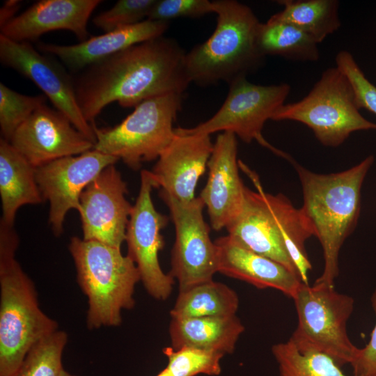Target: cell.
Here are the masks:
<instances>
[{
  "mask_svg": "<svg viewBox=\"0 0 376 376\" xmlns=\"http://www.w3.org/2000/svg\"><path fill=\"white\" fill-rule=\"evenodd\" d=\"M169 22L146 19L72 45L38 42L36 49L58 58L69 70L78 73L128 47L164 36Z\"/></svg>",
  "mask_w": 376,
  "mask_h": 376,
  "instance_id": "20",
  "label": "cell"
},
{
  "mask_svg": "<svg viewBox=\"0 0 376 376\" xmlns=\"http://www.w3.org/2000/svg\"><path fill=\"white\" fill-rule=\"evenodd\" d=\"M168 359L166 369L171 376H196L199 374L218 375L221 372L223 354L206 350L183 347L163 350Z\"/></svg>",
  "mask_w": 376,
  "mask_h": 376,
  "instance_id": "29",
  "label": "cell"
},
{
  "mask_svg": "<svg viewBox=\"0 0 376 376\" xmlns=\"http://www.w3.org/2000/svg\"><path fill=\"white\" fill-rule=\"evenodd\" d=\"M46 103L43 95H23L0 83L1 138L9 141L17 129L38 108Z\"/></svg>",
  "mask_w": 376,
  "mask_h": 376,
  "instance_id": "30",
  "label": "cell"
},
{
  "mask_svg": "<svg viewBox=\"0 0 376 376\" xmlns=\"http://www.w3.org/2000/svg\"><path fill=\"white\" fill-rule=\"evenodd\" d=\"M126 182L111 164L82 191L79 203L83 239L121 248L132 206L125 198Z\"/></svg>",
  "mask_w": 376,
  "mask_h": 376,
  "instance_id": "15",
  "label": "cell"
},
{
  "mask_svg": "<svg viewBox=\"0 0 376 376\" xmlns=\"http://www.w3.org/2000/svg\"><path fill=\"white\" fill-rule=\"evenodd\" d=\"M283 9L273 15L301 29L317 43L341 26L338 0H279Z\"/></svg>",
  "mask_w": 376,
  "mask_h": 376,
  "instance_id": "26",
  "label": "cell"
},
{
  "mask_svg": "<svg viewBox=\"0 0 376 376\" xmlns=\"http://www.w3.org/2000/svg\"><path fill=\"white\" fill-rule=\"evenodd\" d=\"M1 63L33 81L54 108L94 143V127L84 118L79 106L73 77L52 56L37 50L30 42H17L0 34Z\"/></svg>",
  "mask_w": 376,
  "mask_h": 376,
  "instance_id": "13",
  "label": "cell"
},
{
  "mask_svg": "<svg viewBox=\"0 0 376 376\" xmlns=\"http://www.w3.org/2000/svg\"><path fill=\"white\" fill-rule=\"evenodd\" d=\"M370 301L376 315V287L372 294ZM351 366L354 375L376 376V322L368 343L365 347L359 348Z\"/></svg>",
  "mask_w": 376,
  "mask_h": 376,
  "instance_id": "34",
  "label": "cell"
},
{
  "mask_svg": "<svg viewBox=\"0 0 376 376\" xmlns=\"http://www.w3.org/2000/svg\"><path fill=\"white\" fill-rule=\"evenodd\" d=\"M19 238L0 224V376H13L37 343L58 330L40 309L31 280L15 258Z\"/></svg>",
  "mask_w": 376,
  "mask_h": 376,
  "instance_id": "4",
  "label": "cell"
},
{
  "mask_svg": "<svg viewBox=\"0 0 376 376\" xmlns=\"http://www.w3.org/2000/svg\"><path fill=\"white\" fill-rule=\"evenodd\" d=\"M35 167L11 143L0 139L1 223L13 227L18 209L44 201L35 177Z\"/></svg>",
  "mask_w": 376,
  "mask_h": 376,
  "instance_id": "23",
  "label": "cell"
},
{
  "mask_svg": "<svg viewBox=\"0 0 376 376\" xmlns=\"http://www.w3.org/2000/svg\"><path fill=\"white\" fill-rule=\"evenodd\" d=\"M102 2L40 0L1 27V34L15 41L31 42L50 31L67 30L83 42L89 38V18Z\"/></svg>",
  "mask_w": 376,
  "mask_h": 376,
  "instance_id": "19",
  "label": "cell"
},
{
  "mask_svg": "<svg viewBox=\"0 0 376 376\" xmlns=\"http://www.w3.org/2000/svg\"><path fill=\"white\" fill-rule=\"evenodd\" d=\"M272 120L303 123L329 147L341 145L354 132L376 130V123L361 115L350 81L336 66L324 70L305 97L283 104Z\"/></svg>",
  "mask_w": 376,
  "mask_h": 376,
  "instance_id": "7",
  "label": "cell"
},
{
  "mask_svg": "<svg viewBox=\"0 0 376 376\" xmlns=\"http://www.w3.org/2000/svg\"><path fill=\"white\" fill-rule=\"evenodd\" d=\"M186 52L164 36L134 45L77 73V100L92 125L102 109L113 102L135 107L143 101L169 93L183 94L191 81Z\"/></svg>",
  "mask_w": 376,
  "mask_h": 376,
  "instance_id": "1",
  "label": "cell"
},
{
  "mask_svg": "<svg viewBox=\"0 0 376 376\" xmlns=\"http://www.w3.org/2000/svg\"><path fill=\"white\" fill-rule=\"evenodd\" d=\"M216 28L209 38L185 55L191 82L207 86L246 77L264 63L256 44L260 22L251 8L235 0L213 1Z\"/></svg>",
  "mask_w": 376,
  "mask_h": 376,
  "instance_id": "5",
  "label": "cell"
},
{
  "mask_svg": "<svg viewBox=\"0 0 376 376\" xmlns=\"http://www.w3.org/2000/svg\"><path fill=\"white\" fill-rule=\"evenodd\" d=\"M239 167L237 136L230 132H221L214 143L207 182L200 195L214 230L226 228L242 209L246 186Z\"/></svg>",
  "mask_w": 376,
  "mask_h": 376,
  "instance_id": "17",
  "label": "cell"
},
{
  "mask_svg": "<svg viewBox=\"0 0 376 376\" xmlns=\"http://www.w3.org/2000/svg\"><path fill=\"white\" fill-rule=\"evenodd\" d=\"M22 5L19 0H7L0 8V27H2L17 16Z\"/></svg>",
  "mask_w": 376,
  "mask_h": 376,
  "instance_id": "35",
  "label": "cell"
},
{
  "mask_svg": "<svg viewBox=\"0 0 376 376\" xmlns=\"http://www.w3.org/2000/svg\"><path fill=\"white\" fill-rule=\"evenodd\" d=\"M237 293L226 285L213 280L180 290L171 318H200L236 315Z\"/></svg>",
  "mask_w": 376,
  "mask_h": 376,
  "instance_id": "25",
  "label": "cell"
},
{
  "mask_svg": "<svg viewBox=\"0 0 376 376\" xmlns=\"http://www.w3.org/2000/svg\"><path fill=\"white\" fill-rule=\"evenodd\" d=\"M303 191L301 207L323 251L324 269L315 282L334 286L338 257L346 238L356 228L361 210V189L374 162L369 155L353 167L338 173H313L292 161Z\"/></svg>",
  "mask_w": 376,
  "mask_h": 376,
  "instance_id": "3",
  "label": "cell"
},
{
  "mask_svg": "<svg viewBox=\"0 0 376 376\" xmlns=\"http://www.w3.org/2000/svg\"><path fill=\"white\" fill-rule=\"evenodd\" d=\"M175 132L150 172L157 188L186 202L195 198L197 183L206 170L214 143L210 135L184 133L178 128Z\"/></svg>",
  "mask_w": 376,
  "mask_h": 376,
  "instance_id": "18",
  "label": "cell"
},
{
  "mask_svg": "<svg viewBox=\"0 0 376 376\" xmlns=\"http://www.w3.org/2000/svg\"><path fill=\"white\" fill-rule=\"evenodd\" d=\"M59 376H76V375H74L70 373H68V371H66L64 368L61 370Z\"/></svg>",
  "mask_w": 376,
  "mask_h": 376,
  "instance_id": "37",
  "label": "cell"
},
{
  "mask_svg": "<svg viewBox=\"0 0 376 376\" xmlns=\"http://www.w3.org/2000/svg\"><path fill=\"white\" fill-rule=\"evenodd\" d=\"M157 376H171L169 370L165 368Z\"/></svg>",
  "mask_w": 376,
  "mask_h": 376,
  "instance_id": "36",
  "label": "cell"
},
{
  "mask_svg": "<svg viewBox=\"0 0 376 376\" xmlns=\"http://www.w3.org/2000/svg\"><path fill=\"white\" fill-rule=\"evenodd\" d=\"M260 52L297 61H317L320 58L318 43L297 26L277 19L273 15L260 23L256 34Z\"/></svg>",
  "mask_w": 376,
  "mask_h": 376,
  "instance_id": "24",
  "label": "cell"
},
{
  "mask_svg": "<svg viewBox=\"0 0 376 376\" xmlns=\"http://www.w3.org/2000/svg\"><path fill=\"white\" fill-rule=\"evenodd\" d=\"M214 243L219 273L259 289L278 290L292 299L304 283L296 273L283 265L245 248L228 235L219 237Z\"/></svg>",
  "mask_w": 376,
  "mask_h": 376,
  "instance_id": "21",
  "label": "cell"
},
{
  "mask_svg": "<svg viewBox=\"0 0 376 376\" xmlns=\"http://www.w3.org/2000/svg\"><path fill=\"white\" fill-rule=\"evenodd\" d=\"M156 0H119L96 15L94 25L104 32L139 23L148 18Z\"/></svg>",
  "mask_w": 376,
  "mask_h": 376,
  "instance_id": "31",
  "label": "cell"
},
{
  "mask_svg": "<svg viewBox=\"0 0 376 376\" xmlns=\"http://www.w3.org/2000/svg\"><path fill=\"white\" fill-rule=\"evenodd\" d=\"M67 340L66 333L58 329L43 338L32 347L13 376H59Z\"/></svg>",
  "mask_w": 376,
  "mask_h": 376,
  "instance_id": "28",
  "label": "cell"
},
{
  "mask_svg": "<svg viewBox=\"0 0 376 376\" xmlns=\"http://www.w3.org/2000/svg\"><path fill=\"white\" fill-rule=\"evenodd\" d=\"M272 352L280 376H347L329 356L318 351L299 350L290 340L274 345Z\"/></svg>",
  "mask_w": 376,
  "mask_h": 376,
  "instance_id": "27",
  "label": "cell"
},
{
  "mask_svg": "<svg viewBox=\"0 0 376 376\" xmlns=\"http://www.w3.org/2000/svg\"><path fill=\"white\" fill-rule=\"evenodd\" d=\"M118 158L92 149L77 156L62 157L35 169L36 183L43 200L50 204L49 223L56 236L63 231L68 212H79L84 189Z\"/></svg>",
  "mask_w": 376,
  "mask_h": 376,
  "instance_id": "14",
  "label": "cell"
},
{
  "mask_svg": "<svg viewBox=\"0 0 376 376\" xmlns=\"http://www.w3.org/2000/svg\"><path fill=\"white\" fill-rule=\"evenodd\" d=\"M297 327L289 339L299 350H314L331 357L342 367L352 364L359 348L350 340L347 322L354 308L352 297L334 286L301 283L294 297Z\"/></svg>",
  "mask_w": 376,
  "mask_h": 376,
  "instance_id": "9",
  "label": "cell"
},
{
  "mask_svg": "<svg viewBox=\"0 0 376 376\" xmlns=\"http://www.w3.org/2000/svg\"><path fill=\"white\" fill-rule=\"evenodd\" d=\"M245 171L257 191L246 187L242 209L226 228L228 235L245 248L283 265L308 284L312 265L305 243L314 236L308 219L283 195L266 193L249 169Z\"/></svg>",
  "mask_w": 376,
  "mask_h": 376,
  "instance_id": "2",
  "label": "cell"
},
{
  "mask_svg": "<svg viewBox=\"0 0 376 376\" xmlns=\"http://www.w3.org/2000/svg\"><path fill=\"white\" fill-rule=\"evenodd\" d=\"M335 61L336 66L350 81L359 108L376 115V86L366 77L352 54L346 50L340 51Z\"/></svg>",
  "mask_w": 376,
  "mask_h": 376,
  "instance_id": "32",
  "label": "cell"
},
{
  "mask_svg": "<svg viewBox=\"0 0 376 376\" xmlns=\"http://www.w3.org/2000/svg\"><path fill=\"white\" fill-rule=\"evenodd\" d=\"M69 251L78 283L88 297V328L119 326L123 310L134 306V288L141 281L136 264L120 249L78 237L70 239Z\"/></svg>",
  "mask_w": 376,
  "mask_h": 376,
  "instance_id": "6",
  "label": "cell"
},
{
  "mask_svg": "<svg viewBox=\"0 0 376 376\" xmlns=\"http://www.w3.org/2000/svg\"><path fill=\"white\" fill-rule=\"evenodd\" d=\"M290 90L286 83L258 85L249 82L246 77L237 79L229 84L225 101L210 118L194 127L178 130L210 136L217 132H230L247 143L256 140L285 158L287 154L264 139L262 130L265 122L272 120L276 111L285 104Z\"/></svg>",
  "mask_w": 376,
  "mask_h": 376,
  "instance_id": "10",
  "label": "cell"
},
{
  "mask_svg": "<svg viewBox=\"0 0 376 376\" xmlns=\"http://www.w3.org/2000/svg\"><path fill=\"white\" fill-rule=\"evenodd\" d=\"M182 95L147 99L113 127L94 125V149L121 159L134 170L143 162L158 159L175 136L173 124L182 109Z\"/></svg>",
  "mask_w": 376,
  "mask_h": 376,
  "instance_id": "8",
  "label": "cell"
},
{
  "mask_svg": "<svg viewBox=\"0 0 376 376\" xmlns=\"http://www.w3.org/2000/svg\"><path fill=\"white\" fill-rule=\"evenodd\" d=\"M244 331L236 315L200 318H171L169 335L173 349L192 347L231 354Z\"/></svg>",
  "mask_w": 376,
  "mask_h": 376,
  "instance_id": "22",
  "label": "cell"
},
{
  "mask_svg": "<svg viewBox=\"0 0 376 376\" xmlns=\"http://www.w3.org/2000/svg\"><path fill=\"white\" fill-rule=\"evenodd\" d=\"M174 224L175 239L169 273L178 282L180 290L213 280L217 272V246L210 236V228L201 197L180 201L159 191Z\"/></svg>",
  "mask_w": 376,
  "mask_h": 376,
  "instance_id": "11",
  "label": "cell"
},
{
  "mask_svg": "<svg viewBox=\"0 0 376 376\" xmlns=\"http://www.w3.org/2000/svg\"><path fill=\"white\" fill-rule=\"evenodd\" d=\"M10 143L35 168L95 146L65 116L46 103L17 127Z\"/></svg>",
  "mask_w": 376,
  "mask_h": 376,
  "instance_id": "16",
  "label": "cell"
},
{
  "mask_svg": "<svg viewBox=\"0 0 376 376\" xmlns=\"http://www.w3.org/2000/svg\"><path fill=\"white\" fill-rule=\"evenodd\" d=\"M210 13H214L213 1L156 0L147 19L169 22L174 18H196Z\"/></svg>",
  "mask_w": 376,
  "mask_h": 376,
  "instance_id": "33",
  "label": "cell"
},
{
  "mask_svg": "<svg viewBox=\"0 0 376 376\" xmlns=\"http://www.w3.org/2000/svg\"><path fill=\"white\" fill-rule=\"evenodd\" d=\"M157 188L150 171L141 172L139 195L130 216L126 231L128 256L136 264L146 290L157 300H166L171 294L174 279L165 274L159 261V252L164 245L161 230L169 217L159 212L152 201Z\"/></svg>",
  "mask_w": 376,
  "mask_h": 376,
  "instance_id": "12",
  "label": "cell"
}]
</instances>
